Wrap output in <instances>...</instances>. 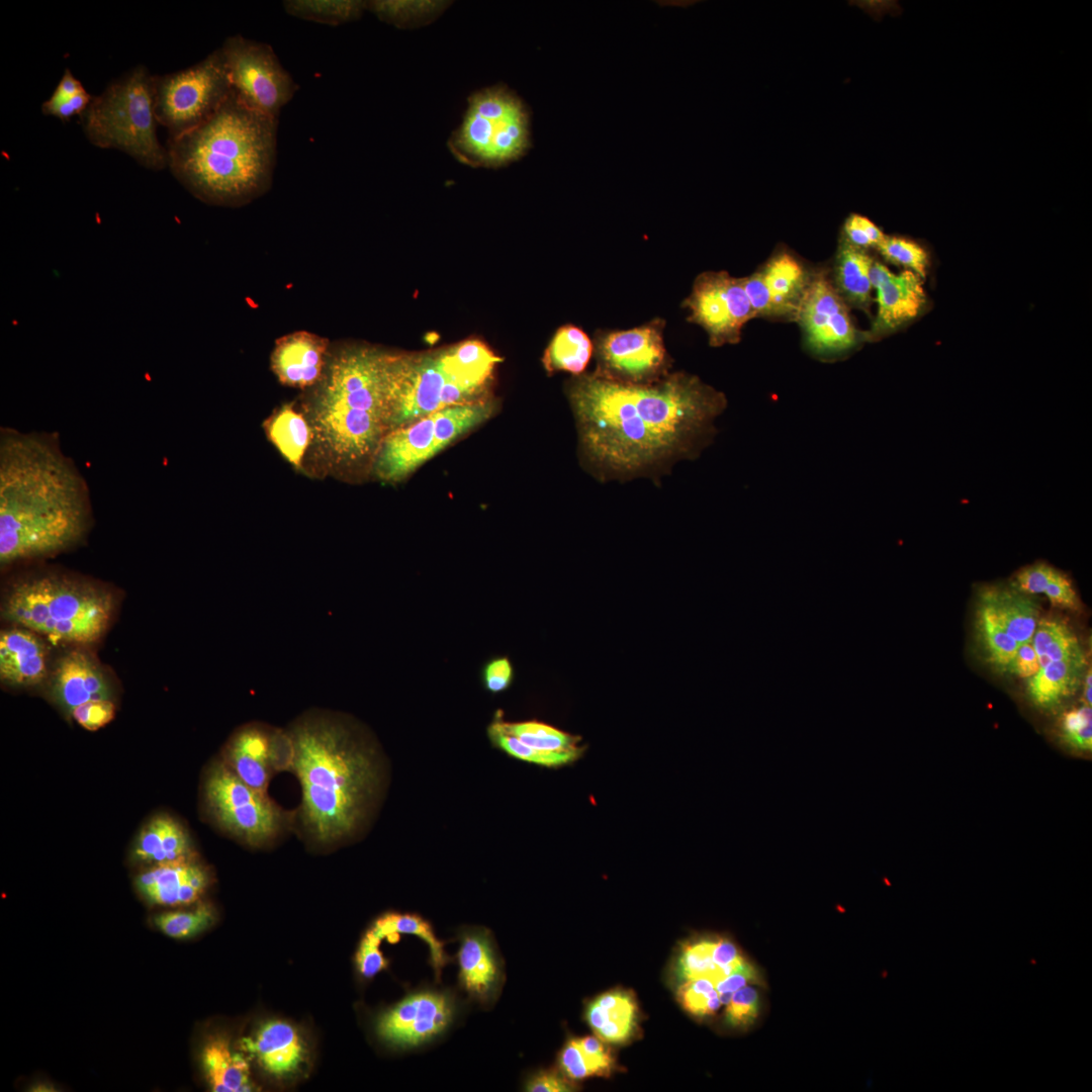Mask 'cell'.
Instances as JSON below:
<instances>
[{
  "instance_id": "obj_34",
  "label": "cell",
  "mask_w": 1092,
  "mask_h": 1092,
  "mask_svg": "<svg viewBox=\"0 0 1092 1092\" xmlns=\"http://www.w3.org/2000/svg\"><path fill=\"white\" fill-rule=\"evenodd\" d=\"M270 441L295 468H300L313 435L307 418L292 404H284L264 423Z\"/></svg>"
},
{
  "instance_id": "obj_38",
  "label": "cell",
  "mask_w": 1092,
  "mask_h": 1092,
  "mask_svg": "<svg viewBox=\"0 0 1092 1092\" xmlns=\"http://www.w3.org/2000/svg\"><path fill=\"white\" fill-rule=\"evenodd\" d=\"M287 14L327 25H341L359 19L367 10V1L360 0H286Z\"/></svg>"
},
{
  "instance_id": "obj_23",
  "label": "cell",
  "mask_w": 1092,
  "mask_h": 1092,
  "mask_svg": "<svg viewBox=\"0 0 1092 1092\" xmlns=\"http://www.w3.org/2000/svg\"><path fill=\"white\" fill-rule=\"evenodd\" d=\"M328 346L326 339L307 332L282 337L271 356L272 370L284 385L298 388L317 385L328 365Z\"/></svg>"
},
{
  "instance_id": "obj_7",
  "label": "cell",
  "mask_w": 1092,
  "mask_h": 1092,
  "mask_svg": "<svg viewBox=\"0 0 1092 1092\" xmlns=\"http://www.w3.org/2000/svg\"><path fill=\"white\" fill-rule=\"evenodd\" d=\"M3 618L27 628L51 643L86 645L106 632L112 594L90 581L59 573H38L18 579L6 592Z\"/></svg>"
},
{
  "instance_id": "obj_8",
  "label": "cell",
  "mask_w": 1092,
  "mask_h": 1092,
  "mask_svg": "<svg viewBox=\"0 0 1092 1092\" xmlns=\"http://www.w3.org/2000/svg\"><path fill=\"white\" fill-rule=\"evenodd\" d=\"M153 84L148 68L130 69L93 96L80 122L95 147L121 151L141 166L159 171L168 167V154L157 136Z\"/></svg>"
},
{
  "instance_id": "obj_10",
  "label": "cell",
  "mask_w": 1092,
  "mask_h": 1092,
  "mask_svg": "<svg viewBox=\"0 0 1092 1092\" xmlns=\"http://www.w3.org/2000/svg\"><path fill=\"white\" fill-rule=\"evenodd\" d=\"M494 412L491 397L446 407L390 431L373 461V475L388 483L405 479L457 439L486 422Z\"/></svg>"
},
{
  "instance_id": "obj_35",
  "label": "cell",
  "mask_w": 1092,
  "mask_h": 1092,
  "mask_svg": "<svg viewBox=\"0 0 1092 1092\" xmlns=\"http://www.w3.org/2000/svg\"><path fill=\"white\" fill-rule=\"evenodd\" d=\"M594 354V343L586 333L573 325H565L555 332L542 357L548 374L564 371L573 376L584 373Z\"/></svg>"
},
{
  "instance_id": "obj_27",
  "label": "cell",
  "mask_w": 1092,
  "mask_h": 1092,
  "mask_svg": "<svg viewBox=\"0 0 1092 1092\" xmlns=\"http://www.w3.org/2000/svg\"><path fill=\"white\" fill-rule=\"evenodd\" d=\"M276 728L250 723L239 728L225 747V760L247 785L266 794L272 740Z\"/></svg>"
},
{
  "instance_id": "obj_6",
  "label": "cell",
  "mask_w": 1092,
  "mask_h": 1092,
  "mask_svg": "<svg viewBox=\"0 0 1092 1092\" xmlns=\"http://www.w3.org/2000/svg\"><path fill=\"white\" fill-rule=\"evenodd\" d=\"M502 359L479 339L424 353H387L389 432L440 410L491 398Z\"/></svg>"
},
{
  "instance_id": "obj_22",
  "label": "cell",
  "mask_w": 1092,
  "mask_h": 1092,
  "mask_svg": "<svg viewBox=\"0 0 1092 1092\" xmlns=\"http://www.w3.org/2000/svg\"><path fill=\"white\" fill-rule=\"evenodd\" d=\"M52 691L55 699L70 713L77 707L113 701V692L98 662L83 650L74 649L56 664Z\"/></svg>"
},
{
  "instance_id": "obj_49",
  "label": "cell",
  "mask_w": 1092,
  "mask_h": 1092,
  "mask_svg": "<svg viewBox=\"0 0 1092 1092\" xmlns=\"http://www.w3.org/2000/svg\"><path fill=\"white\" fill-rule=\"evenodd\" d=\"M885 238L883 231L861 214L850 213L842 224L841 239L861 250L878 248Z\"/></svg>"
},
{
  "instance_id": "obj_11",
  "label": "cell",
  "mask_w": 1092,
  "mask_h": 1092,
  "mask_svg": "<svg viewBox=\"0 0 1092 1092\" xmlns=\"http://www.w3.org/2000/svg\"><path fill=\"white\" fill-rule=\"evenodd\" d=\"M157 122L177 138L209 118L230 97L233 88L217 49L189 68L154 75Z\"/></svg>"
},
{
  "instance_id": "obj_24",
  "label": "cell",
  "mask_w": 1092,
  "mask_h": 1092,
  "mask_svg": "<svg viewBox=\"0 0 1092 1092\" xmlns=\"http://www.w3.org/2000/svg\"><path fill=\"white\" fill-rule=\"evenodd\" d=\"M135 887L150 903L188 905L199 899L209 883L206 870L192 859L154 866L140 874Z\"/></svg>"
},
{
  "instance_id": "obj_3",
  "label": "cell",
  "mask_w": 1092,
  "mask_h": 1092,
  "mask_svg": "<svg viewBox=\"0 0 1092 1092\" xmlns=\"http://www.w3.org/2000/svg\"><path fill=\"white\" fill-rule=\"evenodd\" d=\"M287 732L305 830L321 844L345 839L361 823L377 786L371 744L352 719L329 710L303 713Z\"/></svg>"
},
{
  "instance_id": "obj_53",
  "label": "cell",
  "mask_w": 1092,
  "mask_h": 1092,
  "mask_svg": "<svg viewBox=\"0 0 1092 1092\" xmlns=\"http://www.w3.org/2000/svg\"><path fill=\"white\" fill-rule=\"evenodd\" d=\"M526 1090L530 1092H569L574 1090V1085L565 1076L562 1077L557 1072L541 1071L527 1082Z\"/></svg>"
},
{
  "instance_id": "obj_16",
  "label": "cell",
  "mask_w": 1092,
  "mask_h": 1092,
  "mask_svg": "<svg viewBox=\"0 0 1092 1092\" xmlns=\"http://www.w3.org/2000/svg\"><path fill=\"white\" fill-rule=\"evenodd\" d=\"M664 324L655 318L631 330L597 332L593 372L630 384H648L667 376L672 361L664 346Z\"/></svg>"
},
{
  "instance_id": "obj_39",
  "label": "cell",
  "mask_w": 1092,
  "mask_h": 1092,
  "mask_svg": "<svg viewBox=\"0 0 1092 1092\" xmlns=\"http://www.w3.org/2000/svg\"><path fill=\"white\" fill-rule=\"evenodd\" d=\"M502 711L496 712L487 727V735L494 746L513 757L543 766L554 767L573 762L582 754L581 751L545 752L536 750L510 733L504 727Z\"/></svg>"
},
{
  "instance_id": "obj_31",
  "label": "cell",
  "mask_w": 1092,
  "mask_h": 1092,
  "mask_svg": "<svg viewBox=\"0 0 1092 1092\" xmlns=\"http://www.w3.org/2000/svg\"><path fill=\"white\" fill-rule=\"evenodd\" d=\"M201 1062L212 1091L254 1090L248 1062L240 1054L232 1051L224 1036L214 1035L207 1039L201 1053Z\"/></svg>"
},
{
  "instance_id": "obj_46",
  "label": "cell",
  "mask_w": 1092,
  "mask_h": 1092,
  "mask_svg": "<svg viewBox=\"0 0 1092 1092\" xmlns=\"http://www.w3.org/2000/svg\"><path fill=\"white\" fill-rule=\"evenodd\" d=\"M889 262L900 265L925 278L928 268V256L917 243L902 237H888L877 248Z\"/></svg>"
},
{
  "instance_id": "obj_26",
  "label": "cell",
  "mask_w": 1092,
  "mask_h": 1092,
  "mask_svg": "<svg viewBox=\"0 0 1092 1092\" xmlns=\"http://www.w3.org/2000/svg\"><path fill=\"white\" fill-rule=\"evenodd\" d=\"M49 650L40 636L21 626L0 634V679L13 687H29L48 675Z\"/></svg>"
},
{
  "instance_id": "obj_41",
  "label": "cell",
  "mask_w": 1092,
  "mask_h": 1092,
  "mask_svg": "<svg viewBox=\"0 0 1092 1092\" xmlns=\"http://www.w3.org/2000/svg\"><path fill=\"white\" fill-rule=\"evenodd\" d=\"M438 1H367V10L380 20L399 28L417 27L435 19L447 6Z\"/></svg>"
},
{
  "instance_id": "obj_47",
  "label": "cell",
  "mask_w": 1092,
  "mask_h": 1092,
  "mask_svg": "<svg viewBox=\"0 0 1092 1092\" xmlns=\"http://www.w3.org/2000/svg\"><path fill=\"white\" fill-rule=\"evenodd\" d=\"M1092 711L1084 705L1066 712L1061 719L1064 740L1072 747L1090 751L1092 748Z\"/></svg>"
},
{
  "instance_id": "obj_21",
  "label": "cell",
  "mask_w": 1092,
  "mask_h": 1092,
  "mask_svg": "<svg viewBox=\"0 0 1092 1092\" xmlns=\"http://www.w3.org/2000/svg\"><path fill=\"white\" fill-rule=\"evenodd\" d=\"M870 279L877 292L878 312L866 340L892 333L916 318L926 305L922 278L910 270L893 273L874 260Z\"/></svg>"
},
{
  "instance_id": "obj_40",
  "label": "cell",
  "mask_w": 1092,
  "mask_h": 1092,
  "mask_svg": "<svg viewBox=\"0 0 1092 1092\" xmlns=\"http://www.w3.org/2000/svg\"><path fill=\"white\" fill-rule=\"evenodd\" d=\"M372 929L382 939L400 933L420 936L429 944L431 962L437 977L449 961L444 951V943L435 936L430 924L418 915L387 913L375 921Z\"/></svg>"
},
{
  "instance_id": "obj_51",
  "label": "cell",
  "mask_w": 1092,
  "mask_h": 1092,
  "mask_svg": "<svg viewBox=\"0 0 1092 1092\" xmlns=\"http://www.w3.org/2000/svg\"><path fill=\"white\" fill-rule=\"evenodd\" d=\"M381 940L382 938L370 928L360 943L356 963L360 974L365 978H372L387 967V961L379 948Z\"/></svg>"
},
{
  "instance_id": "obj_48",
  "label": "cell",
  "mask_w": 1092,
  "mask_h": 1092,
  "mask_svg": "<svg viewBox=\"0 0 1092 1092\" xmlns=\"http://www.w3.org/2000/svg\"><path fill=\"white\" fill-rule=\"evenodd\" d=\"M726 1005V1023L735 1028L746 1027L752 1024L758 1015V992L751 986H743L732 994Z\"/></svg>"
},
{
  "instance_id": "obj_56",
  "label": "cell",
  "mask_w": 1092,
  "mask_h": 1092,
  "mask_svg": "<svg viewBox=\"0 0 1092 1092\" xmlns=\"http://www.w3.org/2000/svg\"><path fill=\"white\" fill-rule=\"evenodd\" d=\"M1084 701L1085 705L1091 706V668L1087 669L1084 675Z\"/></svg>"
},
{
  "instance_id": "obj_42",
  "label": "cell",
  "mask_w": 1092,
  "mask_h": 1092,
  "mask_svg": "<svg viewBox=\"0 0 1092 1092\" xmlns=\"http://www.w3.org/2000/svg\"><path fill=\"white\" fill-rule=\"evenodd\" d=\"M504 727L528 746L545 752L581 751L579 736L564 732L558 728L536 720L508 722L503 719Z\"/></svg>"
},
{
  "instance_id": "obj_5",
  "label": "cell",
  "mask_w": 1092,
  "mask_h": 1092,
  "mask_svg": "<svg viewBox=\"0 0 1092 1092\" xmlns=\"http://www.w3.org/2000/svg\"><path fill=\"white\" fill-rule=\"evenodd\" d=\"M387 353L372 346L351 345L329 358L306 418L316 452L334 471L371 469L389 433Z\"/></svg>"
},
{
  "instance_id": "obj_36",
  "label": "cell",
  "mask_w": 1092,
  "mask_h": 1092,
  "mask_svg": "<svg viewBox=\"0 0 1092 1092\" xmlns=\"http://www.w3.org/2000/svg\"><path fill=\"white\" fill-rule=\"evenodd\" d=\"M559 1067L570 1081L588 1077H608L614 1071L615 1060L598 1036L569 1039L559 1054Z\"/></svg>"
},
{
  "instance_id": "obj_4",
  "label": "cell",
  "mask_w": 1092,
  "mask_h": 1092,
  "mask_svg": "<svg viewBox=\"0 0 1092 1092\" xmlns=\"http://www.w3.org/2000/svg\"><path fill=\"white\" fill-rule=\"evenodd\" d=\"M278 119L251 108L233 90L209 118L168 140V167L206 202L243 203L270 183Z\"/></svg>"
},
{
  "instance_id": "obj_13",
  "label": "cell",
  "mask_w": 1092,
  "mask_h": 1092,
  "mask_svg": "<svg viewBox=\"0 0 1092 1092\" xmlns=\"http://www.w3.org/2000/svg\"><path fill=\"white\" fill-rule=\"evenodd\" d=\"M1032 645L1038 669L1025 680V692L1035 707L1053 710L1077 692L1087 670L1086 655L1073 628L1056 616L1040 617Z\"/></svg>"
},
{
  "instance_id": "obj_29",
  "label": "cell",
  "mask_w": 1092,
  "mask_h": 1092,
  "mask_svg": "<svg viewBox=\"0 0 1092 1092\" xmlns=\"http://www.w3.org/2000/svg\"><path fill=\"white\" fill-rule=\"evenodd\" d=\"M638 1004L630 991L611 990L593 1000L586 1008L585 1018L605 1042L623 1044L631 1040L638 1029Z\"/></svg>"
},
{
  "instance_id": "obj_9",
  "label": "cell",
  "mask_w": 1092,
  "mask_h": 1092,
  "mask_svg": "<svg viewBox=\"0 0 1092 1092\" xmlns=\"http://www.w3.org/2000/svg\"><path fill=\"white\" fill-rule=\"evenodd\" d=\"M530 144L528 110L514 92L500 85L469 97L463 121L448 143L460 162L484 168H499L519 160Z\"/></svg>"
},
{
  "instance_id": "obj_14",
  "label": "cell",
  "mask_w": 1092,
  "mask_h": 1092,
  "mask_svg": "<svg viewBox=\"0 0 1092 1092\" xmlns=\"http://www.w3.org/2000/svg\"><path fill=\"white\" fill-rule=\"evenodd\" d=\"M207 809L225 831L252 845L273 839L281 830L283 813L266 794L243 782L225 762L207 771L204 786Z\"/></svg>"
},
{
  "instance_id": "obj_20",
  "label": "cell",
  "mask_w": 1092,
  "mask_h": 1092,
  "mask_svg": "<svg viewBox=\"0 0 1092 1092\" xmlns=\"http://www.w3.org/2000/svg\"><path fill=\"white\" fill-rule=\"evenodd\" d=\"M454 1003L441 992L412 994L383 1013L377 1020L379 1037L397 1048H412L426 1042L449 1025Z\"/></svg>"
},
{
  "instance_id": "obj_32",
  "label": "cell",
  "mask_w": 1092,
  "mask_h": 1092,
  "mask_svg": "<svg viewBox=\"0 0 1092 1092\" xmlns=\"http://www.w3.org/2000/svg\"><path fill=\"white\" fill-rule=\"evenodd\" d=\"M873 261L868 251L840 239L831 281L847 305L864 311H869L872 302L870 271Z\"/></svg>"
},
{
  "instance_id": "obj_45",
  "label": "cell",
  "mask_w": 1092,
  "mask_h": 1092,
  "mask_svg": "<svg viewBox=\"0 0 1092 1092\" xmlns=\"http://www.w3.org/2000/svg\"><path fill=\"white\" fill-rule=\"evenodd\" d=\"M676 998L681 1007L696 1017L713 1015L722 1005L715 986L705 979L680 982Z\"/></svg>"
},
{
  "instance_id": "obj_28",
  "label": "cell",
  "mask_w": 1092,
  "mask_h": 1092,
  "mask_svg": "<svg viewBox=\"0 0 1092 1092\" xmlns=\"http://www.w3.org/2000/svg\"><path fill=\"white\" fill-rule=\"evenodd\" d=\"M458 963L462 987L482 1002L490 999L498 988L500 970L488 934L478 930L463 933Z\"/></svg>"
},
{
  "instance_id": "obj_19",
  "label": "cell",
  "mask_w": 1092,
  "mask_h": 1092,
  "mask_svg": "<svg viewBox=\"0 0 1092 1092\" xmlns=\"http://www.w3.org/2000/svg\"><path fill=\"white\" fill-rule=\"evenodd\" d=\"M812 273L795 256L779 252L742 278L756 317L795 321Z\"/></svg>"
},
{
  "instance_id": "obj_44",
  "label": "cell",
  "mask_w": 1092,
  "mask_h": 1092,
  "mask_svg": "<svg viewBox=\"0 0 1092 1092\" xmlns=\"http://www.w3.org/2000/svg\"><path fill=\"white\" fill-rule=\"evenodd\" d=\"M214 921L213 909L201 904L191 911H168L154 917V924L173 938H189L208 928Z\"/></svg>"
},
{
  "instance_id": "obj_15",
  "label": "cell",
  "mask_w": 1092,
  "mask_h": 1092,
  "mask_svg": "<svg viewBox=\"0 0 1092 1092\" xmlns=\"http://www.w3.org/2000/svg\"><path fill=\"white\" fill-rule=\"evenodd\" d=\"M219 49L234 92L251 108L278 119L299 86L272 47L238 34Z\"/></svg>"
},
{
  "instance_id": "obj_50",
  "label": "cell",
  "mask_w": 1092,
  "mask_h": 1092,
  "mask_svg": "<svg viewBox=\"0 0 1092 1092\" xmlns=\"http://www.w3.org/2000/svg\"><path fill=\"white\" fill-rule=\"evenodd\" d=\"M514 666L506 655L491 657L481 667L480 677L483 688L490 694H500L513 684Z\"/></svg>"
},
{
  "instance_id": "obj_25",
  "label": "cell",
  "mask_w": 1092,
  "mask_h": 1092,
  "mask_svg": "<svg viewBox=\"0 0 1092 1092\" xmlns=\"http://www.w3.org/2000/svg\"><path fill=\"white\" fill-rule=\"evenodd\" d=\"M242 1049L254 1057L267 1073L284 1077L295 1073L306 1057L299 1031L282 1020H270L242 1039Z\"/></svg>"
},
{
  "instance_id": "obj_1",
  "label": "cell",
  "mask_w": 1092,
  "mask_h": 1092,
  "mask_svg": "<svg viewBox=\"0 0 1092 1092\" xmlns=\"http://www.w3.org/2000/svg\"><path fill=\"white\" fill-rule=\"evenodd\" d=\"M565 391L582 460L602 480L656 476L695 458L727 404L722 392L686 372L648 384L582 373Z\"/></svg>"
},
{
  "instance_id": "obj_33",
  "label": "cell",
  "mask_w": 1092,
  "mask_h": 1092,
  "mask_svg": "<svg viewBox=\"0 0 1092 1092\" xmlns=\"http://www.w3.org/2000/svg\"><path fill=\"white\" fill-rule=\"evenodd\" d=\"M1026 595H1044L1054 607L1079 611L1081 602L1071 579L1062 571L1044 562H1035L1019 569L1009 583Z\"/></svg>"
},
{
  "instance_id": "obj_30",
  "label": "cell",
  "mask_w": 1092,
  "mask_h": 1092,
  "mask_svg": "<svg viewBox=\"0 0 1092 1092\" xmlns=\"http://www.w3.org/2000/svg\"><path fill=\"white\" fill-rule=\"evenodd\" d=\"M132 855L134 860L153 866L191 859L189 836L172 817L156 816L139 834Z\"/></svg>"
},
{
  "instance_id": "obj_54",
  "label": "cell",
  "mask_w": 1092,
  "mask_h": 1092,
  "mask_svg": "<svg viewBox=\"0 0 1092 1092\" xmlns=\"http://www.w3.org/2000/svg\"><path fill=\"white\" fill-rule=\"evenodd\" d=\"M1038 669V662L1036 654L1032 645V641L1023 644L1017 650L1012 664L1010 666L1008 675H1013L1017 678L1026 680L1032 676Z\"/></svg>"
},
{
  "instance_id": "obj_18",
  "label": "cell",
  "mask_w": 1092,
  "mask_h": 1092,
  "mask_svg": "<svg viewBox=\"0 0 1092 1092\" xmlns=\"http://www.w3.org/2000/svg\"><path fill=\"white\" fill-rule=\"evenodd\" d=\"M682 306L691 312L688 321L706 331L713 347L737 344L744 325L756 317L742 278L725 271L700 274Z\"/></svg>"
},
{
  "instance_id": "obj_43",
  "label": "cell",
  "mask_w": 1092,
  "mask_h": 1092,
  "mask_svg": "<svg viewBox=\"0 0 1092 1092\" xmlns=\"http://www.w3.org/2000/svg\"><path fill=\"white\" fill-rule=\"evenodd\" d=\"M93 96L85 89L70 69H65L59 83L49 99L42 102L44 115L69 121L81 115L89 106Z\"/></svg>"
},
{
  "instance_id": "obj_2",
  "label": "cell",
  "mask_w": 1092,
  "mask_h": 1092,
  "mask_svg": "<svg viewBox=\"0 0 1092 1092\" xmlns=\"http://www.w3.org/2000/svg\"><path fill=\"white\" fill-rule=\"evenodd\" d=\"M91 522L88 485L58 435L1 428V566L67 551Z\"/></svg>"
},
{
  "instance_id": "obj_55",
  "label": "cell",
  "mask_w": 1092,
  "mask_h": 1092,
  "mask_svg": "<svg viewBox=\"0 0 1092 1092\" xmlns=\"http://www.w3.org/2000/svg\"><path fill=\"white\" fill-rule=\"evenodd\" d=\"M758 980L759 978L756 970L747 972H736L725 978L723 981L719 982L715 986V988L718 992V995L724 993L733 994L736 990L742 988L743 986H746L748 982L756 983L758 982Z\"/></svg>"
},
{
  "instance_id": "obj_37",
  "label": "cell",
  "mask_w": 1092,
  "mask_h": 1092,
  "mask_svg": "<svg viewBox=\"0 0 1092 1092\" xmlns=\"http://www.w3.org/2000/svg\"><path fill=\"white\" fill-rule=\"evenodd\" d=\"M718 936H700L680 944L674 964V976L680 982L697 979L710 981L714 986L733 973L732 968L720 966L714 957ZM747 972V971H746Z\"/></svg>"
},
{
  "instance_id": "obj_17",
  "label": "cell",
  "mask_w": 1092,
  "mask_h": 1092,
  "mask_svg": "<svg viewBox=\"0 0 1092 1092\" xmlns=\"http://www.w3.org/2000/svg\"><path fill=\"white\" fill-rule=\"evenodd\" d=\"M795 321L802 329L807 348L820 358L843 356L866 340L826 271L812 273Z\"/></svg>"
},
{
  "instance_id": "obj_52",
  "label": "cell",
  "mask_w": 1092,
  "mask_h": 1092,
  "mask_svg": "<svg viewBox=\"0 0 1092 1092\" xmlns=\"http://www.w3.org/2000/svg\"><path fill=\"white\" fill-rule=\"evenodd\" d=\"M71 715L83 728L95 731L114 718L115 705L113 701L88 703L75 708Z\"/></svg>"
},
{
  "instance_id": "obj_12",
  "label": "cell",
  "mask_w": 1092,
  "mask_h": 1092,
  "mask_svg": "<svg viewBox=\"0 0 1092 1092\" xmlns=\"http://www.w3.org/2000/svg\"><path fill=\"white\" fill-rule=\"evenodd\" d=\"M975 607L981 655L992 669L1008 674L1019 647L1032 641L1041 617L1039 604L1010 585H988L979 590Z\"/></svg>"
}]
</instances>
